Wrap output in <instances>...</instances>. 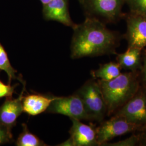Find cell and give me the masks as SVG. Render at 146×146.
<instances>
[{
  "label": "cell",
  "instance_id": "obj_5",
  "mask_svg": "<svg viewBox=\"0 0 146 146\" xmlns=\"http://www.w3.org/2000/svg\"><path fill=\"white\" fill-rule=\"evenodd\" d=\"M97 140L99 146H104L115 137L136 131H142L146 128L131 123L123 117L116 115L103 121L96 128Z\"/></svg>",
  "mask_w": 146,
  "mask_h": 146
},
{
  "label": "cell",
  "instance_id": "obj_13",
  "mask_svg": "<svg viewBox=\"0 0 146 146\" xmlns=\"http://www.w3.org/2000/svg\"><path fill=\"white\" fill-rule=\"evenodd\" d=\"M142 50L136 48H127L125 52L117 54L116 62L122 69L140 72L142 64Z\"/></svg>",
  "mask_w": 146,
  "mask_h": 146
},
{
  "label": "cell",
  "instance_id": "obj_2",
  "mask_svg": "<svg viewBox=\"0 0 146 146\" xmlns=\"http://www.w3.org/2000/svg\"><path fill=\"white\" fill-rule=\"evenodd\" d=\"M107 108V115H114L137 92L141 86L140 72L121 73L110 81L97 80Z\"/></svg>",
  "mask_w": 146,
  "mask_h": 146
},
{
  "label": "cell",
  "instance_id": "obj_4",
  "mask_svg": "<svg viewBox=\"0 0 146 146\" xmlns=\"http://www.w3.org/2000/svg\"><path fill=\"white\" fill-rule=\"evenodd\" d=\"M75 93L82 100L89 120L101 123L107 115V108L97 80H88Z\"/></svg>",
  "mask_w": 146,
  "mask_h": 146
},
{
  "label": "cell",
  "instance_id": "obj_1",
  "mask_svg": "<svg viewBox=\"0 0 146 146\" xmlns=\"http://www.w3.org/2000/svg\"><path fill=\"white\" fill-rule=\"evenodd\" d=\"M71 42V58L78 59L116 54L122 35L109 29L99 20L86 17L80 24H76Z\"/></svg>",
  "mask_w": 146,
  "mask_h": 146
},
{
  "label": "cell",
  "instance_id": "obj_22",
  "mask_svg": "<svg viewBox=\"0 0 146 146\" xmlns=\"http://www.w3.org/2000/svg\"><path fill=\"white\" fill-rule=\"evenodd\" d=\"M140 134V140L139 146H146V130L141 131Z\"/></svg>",
  "mask_w": 146,
  "mask_h": 146
},
{
  "label": "cell",
  "instance_id": "obj_9",
  "mask_svg": "<svg viewBox=\"0 0 146 146\" xmlns=\"http://www.w3.org/2000/svg\"><path fill=\"white\" fill-rule=\"evenodd\" d=\"M72 125L69 130L72 146H99L97 140L96 128L84 124L80 120L70 119Z\"/></svg>",
  "mask_w": 146,
  "mask_h": 146
},
{
  "label": "cell",
  "instance_id": "obj_14",
  "mask_svg": "<svg viewBox=\"0 0 146 146\" xmlns=\"http://www.w3.org/2000/svg\"><path fill=\"white\" fill-rule=\"evenodd\" d=\"M122 68L117 62H110L101 64L99 68L91 72L93 78L103 81H110L121 74Z\"/></svg>",
  "mask_w": 146,
  "mask_h": 146
},
{
  "label": "cell",
  "instance_id": "obj_23",
  "mask_svg": "<svg viewBox=\"0 0 146 146\" xmlns=\"http://www.w3.org/2000/svg\"><path fill=\"white\" fill-rule=\"evenodd\" d=\"M40 1L42 3V5H46V4H47L48 3H49V2H50L52 0H40Z\"/></svg>",
  "mask_w": 146,
  "mask_h": 146
},
{
  "label": "cell",
  "instance_id": "obj_16",
  "mask_svg": "<svg viewBox=\"0 0 146 146\" xmlns=\"http://www.w3.org/2000/svg\"><path fill=\"white\" fill-rule=\"evenodd\" d=\"M23 131L19 135L15 145L17 146H48L42 140L29 131L28 126L25 123L22 124Z\"/></svg>",
  "mask_w": 146,
  "mask_h": 146
},
{
  "label": "cell",
  "instance_id": "obj_3",
  "mask_svg": "<svg viewBox=\"0 0 146 146\" xmlns=\"http://www.w3.org/2000/svg\"><path fill=\"white\" fill-rule=\"evenodd\" d=\"M86 17L107 23H115L123 18L125 0H78Z\"/></svg>",
  "mask_w": 146,
  "mask_h": 146
},
{
  "label": "cell",
  "instance_id": "obj_15",
  "mask_svg": "<svg viewBox=\"0 0 146 146\" xmlns=\"http://www.w3.org/2000/svg\"><path fill=\"white\" fill-rule=\"evenodd\" d=\"M0 70L4 71L8 78V84H11L13 80H17L23 86L26 85L25 81L21 75H17V71L13 67L8 58L7 53L0 43Z\"/></svg>",
  "mask_w": 146,
  "mask_h": 146
},
{
  "label": "cell",
  "instance_id": "obj_21",
  "mask_svg": "<svg viewBox=\"0 0 146 146\" xmlns=\"http://www.w3.org/2000/svg\"><path fill=\"white\" fill-rule=\"evenodd\" d=\"M142 50V64L140 71V78L141 86L146 89V49Z\"/></svg>",
  "mask_w": 146,
  "mask_h": 146
},
{
  "label": "cell",
  "instance_id": "obj_10",
  "mask_svg": "<svg viewBox=\"0 0 146 146\" xmlns=\"http://www.w3.org/2000/svg\"><path fill=\"white\" fill-rule=\"evenodd\" d=\"M25 91L26 85L23 86V90L17 98H6L4 103L0 106V122L11 129L16 125L17 119L23 112L22 98Z\"/></svg>",
  "mask_w": 146,
  "mask_h": 146
},
{
  "label": "cell",
  "instance_id": "obj_12",
  "mask_svg": "<svg viewBox=\"0 0 146 146\" xmlns=\"http://www.w3.org/2000/svg\"><path fill=\"white\" fill-rule=\"evenodd\" d=\"M57 96L51 95L32 93L23 95L22 106L23 112L28 115L36 116L47 110L54 100Z\"/></svg>",
  "mask_w": 146,
  "mask_h": 146
},
{
  "label": "cell",
  "instance_id": "obj_18",
  "mask_svg": "<svg viewBox=\"0 0 146 146\" xmlns=\"http://www.w3.org/2000/svg\"><path fill=\"white\" fill-rule=\"evenodd\" d=\"M140 140V134H133L125 140L115 142H107L104 146H139Z\"/></svg>",
  "mask_w": 146,
  "mask_h": 146
},
{
  "label": "cell",
  "instance_id": "obj_19",
  "mask_svg": "<svg viewBox=\"0 0 146 146\" xmlns=\"http://www.w3.org/2000/svg\"><path fill=\"white\" fill-rule=\"evenodd\" d=\"M13 141L11 129L0 122V145L11 143Z\"/></svg>",
  "mask_w": 146,
  "mask_h": 146
},
{
  "label": "cell",
  "instance_id": "obj_17",
  "mask_svg": "<svg viewBox=\"0 0 146 146\" xmlns=\"http://www.w3.org/2000/svg\"><path fill=\"white\" fill-rule=\"evenodd\" d=\"M130 11L146 16V0H125Z\"/></svg>",
  "mask_w": 146,
  "mask_h": 146
},
{
  "label": "cell",
  "instance_id": "obj_8",
  "mask_svg": "<svg viewBox=\"0 0 146 146\" xmlns=\"http://www.w3.org/2000/svg\"><path fill=\"white\" fill-rule=\"evenodd\" d=\"M127 31L123 37L128 48L144 49L146 48V16L130 11L124 14Z\"/></svg>",
  "mask_w": 146,
  "mask_h": 146
},
{
  "label": "cell",
  "instance_id": "obj_7",
  "mask_svg": "<svg viewBox=\"0 0 146 146\" xmlns=\"http://www.w3.org/2000/svg\"><path fill=\"white\" fill-rule=\"evenodd\" d=\"M114 115L146 128V89L140 86L137 92L117 110Z\"/></svg>",
  "mask_w": 146,
  "mask_h": 146
},
{
  "label": "cell",
  "instance_id": "obj_20",
  "mask_svg": "<svg viewBox=\"0 0 146 146\" xmlns=\"http://www.w3.org/2000/svg\"><path fill=\"white\" fill-rule=\"evenodd\" d=\"M1 72V70H0ZM19 84L11 86V84H4L0 79V99L3 98H12L15 93V89Z\"/></svg>",
  "mask_w": 146,
  "mask_h": 146
},
{
  "label": "cell",
  "instance_id": "obj_6",
  "mask_svg": "<svg viewBox=\"0 0 146 146\" xmlns=\"http://www.w3.org/2000/svg\"><path fill=\"white\" fill-rule=\"evenodd\" d=\"M46 112L66 115L70 119L89 120L83 102L76 93L67 97H58L52 102Z\"/></svg>",
  "mask_w": 146,
  "mask_h": 146
},
{
  "label": "cell",
  "instance_id": "obj_11",
  "mask_svg": "<svg viewBox=\"0 0 146 146\" xmlns=\"http://www.w3.org/2000/svg\"><path fill=\"white\" fill-rule=\"evenodd\" d=\"M43 15L45 20L58 21L73 28V22L68 10V0H52L43 5Z\"/></svg>",
  "mask_w": 146,
  "mask_h": 146
}]
</instances>
